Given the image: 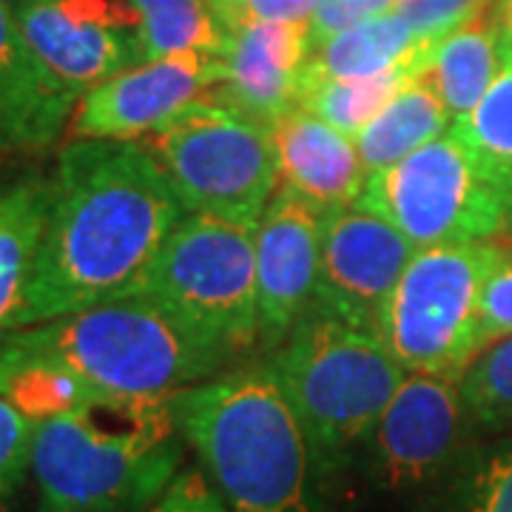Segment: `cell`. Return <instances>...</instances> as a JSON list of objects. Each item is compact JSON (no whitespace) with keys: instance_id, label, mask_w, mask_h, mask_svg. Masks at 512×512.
I'll return each instance as SVG.
<instances>
[{"instance_id":"obj_29","label":"cell","mask_w":512,"mask_h":512,"mask_svg":"<svg viewBox=\"0 0 512 512\" xmlns=\"http://www.w3.org/2000/svg\"><path fill=\"white\" fill-rule=\"evenodd\" d=\"M478 328H481V348H490L512 336V256L504 248H498L493 268L481 285Z\"/></svg>"},{"instance_id":"obj_36","label":"cell","mask_w":512,"mask_h":512,"mask_svg":"<svg viewBox=\"0 0 512 512\" xmlns=\"http://www.w3.org/2000/svg\"><path fill=\"white\" fill-rule=\"evenodd\" d=\"M3 163H6V160H3V154H0V171H3Z\"/></svg>"},{"instance_id":"obj_22","label":"cell","mask_w":512,"mask_h":512,"mask_svg":"<svg viewBox=\"0 0 512 512\" xmlns=\"http://www.w3.org/2000/svg\"><path fill=\"white\" fill-rule=\"evenodd\" d=\"M419 46L424 43L410 23L387 9L313 49L302 77H370L396 66Z\"/></svg>"},{"instance_id":"obj_12","label":"cell","mask_w":512,"mask_h":512,"mask_svg":"<svg viewBox=\"0 0 512 512\" xmlns=\"http://www.w3.org/2000/svg\"><path fill=\"white\" fill-rule=\"evenodd\" d=\"M413 254L416 245L373 211L359 205L333 211L322 217L313 305L356 328L379 333L384 302Z\"/></svg>"},{"instance_id":"obj_10","label":"cell","mask_w":512,"mask_h":512,"mask_svg":"<svg viewBox=\"0 0 512 512\" xmlns=\"http://www.w3.org/2000/svg\"><path fill=\"white\" fill-rule=\"evenodd\" d=\"M15 12L35 55L80 97L146 63L143 20L128 0H20Z\"/></svg>"},{"instance_id":"obj_17","label":"cell","mask_w":512,"mask_h":512,"mask_svg":"<svg viewBox=\"0 0 512 512\" xmlns=\"http://www.w3.org/2000/svg\"><path fill=\"white\" fill-rule=\"evenodd\" d=\"M271 128L282 185L311 202L322 217L359 202L367 177L353 137L302 106L282 114Z\"/></svg>"},{"instance_id":"obj_19","label":"cell","mask_w":512,"mask_h":512,"mask_svg":"<svg viewBox=\"0 0 512 512\" xmlns=\"http://www.w3.org/2000/svg\"><path fill=\"white\" fill-rule=\"evenodd\" d=\"M504 57V40L487 12L484 18L473 20L470 26L433 43L427 49V66L421 77L436 89L450 117L458 120L467 111H473V106L493 86L504 66Z\"/></svg>"},{"instance_id":"obj_6","label":"cell","mask_w":512,"mask_h":512,"mask_svg":"<svg viewBox=\"0 0 512 512\" xmlns=\"http://www.w3.org/2000/svg\"><path fill=\"white\" fill-rule=\"evenodd\" d=\"M140 143L163 168L185 214L256 231L279 191L274 128L211 94Z\"/></svg>"},{"instance_id":"obj_16","label":"cell","mask_w":512,"mask_h":512,"mask_svg":"<svg viewBox=\"0 0 512 512\" xmlns=\"http://www.w3.org/2000/svg\"><path fill=\"white\" fill-rule=\"evenodd\" d=\"M461 416L458 382L407 373L373 430L384 476L393 484H410L436 473L456 444Z\"/></svg>"},{"instance_id":"obj_9","label":"cell","mask_w":512,"mask_h":512,"mask_svg":"<svg viewBox=\"0 0 512 512\" xmlns=\"http://www.w3.org/2000/svg\"><path fill=\"white\" fill-rule=\"evenodd\" d=\"M359 208L399 228L421 248L490 242L512 220V191L447 131L402 163L370 174Z\"/></svg>"},{"instance_id":"obj_34","label":"cell","mask_w":512,"mask_h":512,"mask_svg":"<svg viewBox=\"0 0 512 512\" xmlns=\"http://www.w3.org/2000/svg\"><path fill=\"white\" fill-rule=\"evenodd\" d=\"M211 3H214V9H217V15L222 18V23H225L228 29H234L242 0H211Z\"/></svg>"},{"instance_id":"obj_2","label":"cell","mask_w":512,"mask_h":512,"mask_svg":"<svg viewBox=\"0 0 512 512\" xmlns=\"http://www.w3.org/2000/svg\"><path fill=\"white\" fill-rule=\"evenodd\" d=\"M180 461L183 436L171 399L97 396L37 424L35 512H148Z\"/></svg>"},{"instance_id":"obj_20","label":"cell","mask_w":512,"mask_h":512,"mask_svg":"<svg viewBox=\"0 0 512 512\" xmlns=\"http://www.w3.org/2000/svg\"><path fill=\"white\" fill-rule=\"evenodd\" d=\"M450 123L453 117L436 89L424 77L410 80L356 137L365 177L402 163L413 151L439 140L450 131Z\"/></svg>"},{"instance_id":"obj_21","label":"cell","mask_w":512,"mask_h":512,"mask_svg":"<svg viewBox=\"0 0 512 512\" xmlns=\"http://www.w3.org/2000/svg\"><path fill=\"white\" fill-rule=\"evenodd\" d=\"M427 49L430 46H419L396 66L370 77H302L299 106L356 140L410 80L424 74Z\"/></svg>"},{"instance_id":"obj_33","label":"cell","mask_w":512,"mask_h":512,"mask_svg":"<svg viewBox=\"0 0 512 512\" xmlns=\"http://www.w3.org/2000/svg\"><path fill=\"white\" fill-rule=\"evenodd\" d=\"M490 18L498 26V35L504 40V46L512 52V0H493L490 6Z\"/></svg>"},{"instance_id":"obj_1","label":"cell","mask_w":512,"mask_h":512,"mask_svg":"<svg viewBox=\"0 0 512 512\" xmlns=\"http://www.w3.org/2000/svg\"><path fill=\"white\" fill-rule=\"evenodd\" d=\"M183 217L140 140H72L57 157L46 234L12 330L128 299Z\"/></svg>"},{"instance_id":"obj_11","label":"cell","mask_w":512,"mask_h":512,"mask_svg":"<svg viewBox=\"0 0 512 512\" xmlns=\"http://www.w3.org/2000/svg\"><path fill=\"white\" fill-rule=\"evenodd\" d=\"M225 80L214 52L160 57L94 86L77 100L72 140H146Z\"/></svg>"},{"instance_id":"obj_25","label":"cell","mask_w":512,"mask_h":512,"mask_svg":"<svg viewBox=\"0 0 512 512\" xmlns=\"http://www.w3.org/2000/svg\"><path fill=\"white\" fill-rule=\"evenodd\" d=\"M97 396L100 393H94L89 384L66 367L43 359L0 356V399L15 404L35 424L72 413L77 407L94 402Z\"/></svg>"},{"instance_id":"obj_18","label":"cell","mask_w":512,"mask_h":512,"mask_svg":"<svg viewBox=\"0 0 512 512\" xmlns=\"http://www.w3.org/2000/svg\"><path fill=\"white\" fill-rule=\"evenodd\" d=\"M52 208V177L26 174L0 188V339L12 330L35 271Z\"/></svg>"},{"instance_id":"obj_28","label":"cell","mask_w":512,"mask_h":512,"mask_svg":"<svg viewBox=\"0 0 512 512\" xmlns=\"http://www.w3.org/2000/svg\"><path fill=\"white\" fill-rule=\"evenodd\" d=\"M37 424L0 399V512H9L26 470H32Z\"/></svg>"},{"instance_id":"obj_31","label":"cell","mask_w":512,"mask_h":512,"mask_svg":"<svg viewBox=\"0 0 512 512\" xmlns=\"http://www.w3.org/2000/svg\"><path fill=\"white\" fill-rule=\"evenodd\" d=\"M467 512H512V441L478 473Z\"/></svg>"},{"instance_id":"obj_23","label":"cell","mask_w":512,"mask_h":512,"mask_svg":"<svg viewBox=\"0 0 512 512\" xmlns=\"http://www.w3.org/2000/svg\"><path fill=\"white\" fill-rule=\"evenodd\" d=\"M143 20L148 60L214 52L225 55L231 29L222 23L211 0H128Z\"/></svg>"},{"instance_id":"obj_14","label":"cell","mask_w":512,"mask_h":512,"mask_svg":"<svg viewBox=\"0 0 512 512\" xmlns=\"http://www.w3.org/2000/svg\"><path fill=\"white\" fill-rule=\"evenodd\" d=\"M311 57L308 20H248L231 29L225 49V80L214 100L237 106L274 126L299 106L302 74Z\"/></svg>"},{"instance_id":"obj_5","label":"cell","mask_w":512,"mask_h":512,"mask_svg":"<svg viewBox=\"0 0 512 512\" xmlns=\"http://www.w3.org/2000/svg\"><path fill=\"white\" fill-rule=\"evenodd\" d=\"M282 384L316 461L373 436L404 370L373 330L311 305L265 362Z\"/></svg>"},{"instance_id":"obj_32","label":"cell","mask_w":512,"mask_h":512,"mask_svg":"<svg viewBox=\"0 0 512 512\" xmlns=\"http://www.w3.org/2000/svg\"><path fill=\"white\" fill-rule=\"evenodd\" d=\"M316 3L319 0H242L234 29L248 20H311Z\"/></svg>"},{"instance_id":"obj_24","label":"cell","mask_w":512,"mask_h":512,"mask_svg":"<svg viewBox=\"0 0 512 512\" xmlns=\"http://www.w3.org/2000/svg\"><path fill=\"white\" fill-rule=\"evenodd\" d=\"M507 49V46H504ZM450 134L495 183L512 191V52L473 111L450 123Z\"/></svg>"},{"instance_id":"obj_27","label":"cell","mask_w":512,"mask_h":512,"mask_svg":"<svg viewBox=\"0 0 512 512\" xmlns=\"http://www.w3.org/2000/svg\"><path fill=\"white\" fill-rule=\"evenodd\" d=\"M493 0H393L390 9L410 23L419 43L433 46L490 12Z\"/></svg>"},{"instance_id":"obj_35","label":"cell","mask_w":512,"mask_h":512,"mask_svg":"<svg viewBox=\"0 0 512 512\" xmlns=\"http://www.w3.org/2000/svg\"><path fill=\"white\" fill-rule=\"evenodd\" d=\"M353 9H359L365 18H370V15H379V12H387L390 9V3L393 0H348Z\"/></svg>"},{"instance_id":"obj_4","label":"cell","mask_w":512,"mask_h":512,"mask_svg":"<svg viewBox=\"0 0 512 512\" xmlns=\"http://www.w3.org/2000/svg\"><path fill=\"white\" fill-rule=\"evenodd\" d=\"M0 356L66 367L100 396L171 399L225 373L231 356L146 299H117L0 339Z\"/></svg>"},{"instance_id":"obj_7","label":"cell","mask_w":512,"mask_h":512,"mask_svg":"<svg viewBox=\"0 0 512 512\" xmlns=\"http://www.w3.org/2000/svg\"><path fill=\"white\" fill-rule=\"evenodd\" d=\"M131 296L237 359L259 342L254 228L185 214Z\"/></svg>"},{"instance_id":"obj_3","label":"cell","mask_w":512,"mask_h":512,"mask_svg":"<svg viewBox=\"0 0 512 512\" xmlns=\"http://www.w3.org/2000/svg\"><path fill=\"white\" fill-rule=\"evenodd\" d=\"M171 410L231 512L311 510V441L265 362L174 393Z\"/></svg>"},{"instance_id":"obj_8","label":"cell","mask_w":512,"mask_h":512,"mask_svg":"<svg viewBox=\"0 0 512 512\" xmlns=\"http://www.w3.org/2000/svg\"><path fill=\"white\" fill-rule=\"evenodd\" d=\"M498 245L421 248L384 302L379 336L407 373L458 382L481 353L478 299Z\"/></svg>"},{"instance_id":"obj_15","label":"cell","mask_w":512,"mask_h":512,"mask_svg":"<svg viewBox=\"0 0 512 512\" xmlns=\"http://www.w3.org/2000/svg\"><path fill=\"white\" fill-rule=\"evenodd\" d=\"M80 94L29 46L12 3L0 0V154H35L69 131Z\"/></svg>"},{"instance_id":"obj_13","label":"cell","mask_w":512,"mask_h":512,"mask_svg":"<svg viewBox=\"0 0 512 512\" xmlns=\"http://www.w3.org/2000/svg\"><path fill=\"white\" fill-rule=\"evenodd\" d=\"M259 345L274 353L313 305L319 279L322 214L279 185L254 231Z\"/></svg>"},{"instance_id":"obj_30","label":"cell","mask_w":512,"mask_h":512,"mask_svg":"<svg viewBox=\"0 0 512 512\" xmlns=\"http://www.w3.org/2000/svg\"><path fill=\"white\" fill-rule=\"evenodd\" d=\"M148 512H228L214 481L200 470H180Z\"/></svg>"},{"instance_id":"obj_26","label":"cell","mask_w":512,"mask_h":512,"mask_svg":"<svg viewBox=\"0 0 512 512\" xmlns=\"http://www.w3.org/2000/svg\"><path fill=\"white\" fill-rule=\"evenodd\" d=\"M464 410L484 427L512 424V336L484 348L458 379Z\"/></svg>"}]
</instances>
